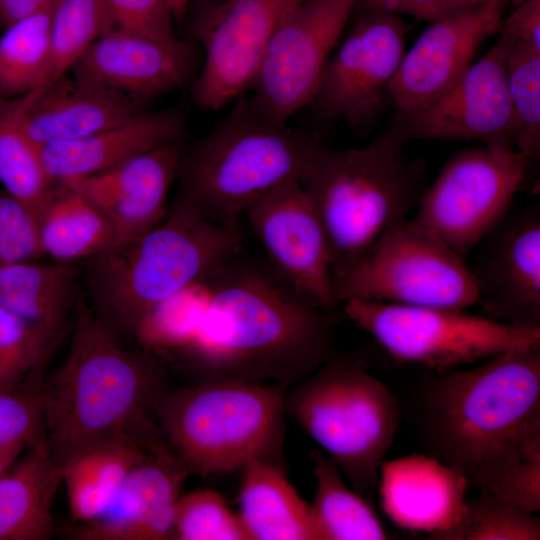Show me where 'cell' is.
I'll return each instance as SVG.
<instances>
[{
    "mask_svg": "<svg viewBox=\"0 0 540 540\" xmlns=\"http://www.w3.org/2000/svg\"><path fill=\"white\" fill-rule=\"evenodd\" d=\"M62 467L72 522H88L103 514L109 499L85 458L77 455Z\"/></svg>",
    "mask_w": 540,
    "mask_h": 540,
    "instance_id": "cell-41",
    "label": "cell"
},
{
    "mask_svg": "<svg viewBox=\"0 0 540 540\" xmlns=\"http://www.w3.org/2000/svg\"><path fill=\"white\" fill-rule=\"evenodd\" d=\"M21 446H13L0 449V476L6 472L18 459L22 451Z\"/></svg>",
    "mask_w": 540,
    "mask_h": 540,
    "instance_id": "cell-46",
    "label": "cell"
},
{
    "mask_svg": "<svg viewBox=\"0 0 540 540\" xmlns=\"http://www.w3.org/2000/svg\"><path fill=\"white\" fill-rule=\"evenodd\" d=\"M416 424L429 455L470 486L491 488L540 449V344L433 371L417 395Z\"/></svg>",
    "mask_w": 540,
    "mask_h": 540,
    "instance_id": "cell-2",
    "label": "cell"
},
{
    "mask_svg": "<svg viewBox=\"0 0 540 540\" xmlns=\"http://www.w3.org/2000/svg\"><path fill=\"white\" fill-rule=\"evenodd\" d=\"M467 265L486 317L540 329V207L509 210L472 249Z\"/></svg>",
    "mask_w": 540,
    "mask_h": 540,
    "instance_id": "cell-16",
    "label": "cell"
},
{
    "mask_svg": "<svg viewBox=\"0 0 540 540\" xmlns=\"http://www.w3.org/2000/svg\"><path fill=\"white\" fill-rule=\"evenodd\" d=\"M242 470L238 516L247 540H315L309 505L274 462Z\"/></svg>",
    "mask_w": 540,
    "mask_h": 540,
    "instance_id": "cell-27",
    "label": "cell"
},
{
    "mask_svg": "<svg viewBox=\"0 0 540 540\" xmlns=\"http://www.w3.org/2000/svg\"><path fill=\"white\" fill-rule=\"evenodd\" d=\"M15 464V463H14ZM0 476V540H48L55 533L53 501L63 467L44 439Z\"/></svg>",
    "mask_w": 540,
    "mask_h": 540,
    "instance_id": "cell-26",
    "label": "cell"
},
{
    "mask_svg": "<svg viewBox=\"0 0 540 540\" xmlns=\"http://www.w3.org/2000/svg\"><path fill=\"white\" fill-rule=\"evenodd\" d=\"M115 29L158 40L176 36L173 14L168 0H102Z\"/></svg>",
    "mask_w": 540,
    "mask_h": 540,
    "instance_id": "cell-40",
    "label": "cell"
},
{
    "mask_svg": "<svg viewBox=\"0 0 540 540\" xmlns=\"http://www.w3.org/2000/svg\"><path fill=\"white\" fill-rule=\"evenodd\" d=\"M499 36L508 43L507 81L518 130L515 149L533 163L540 153V52Z\"/></svg>",
    "mask_w": 540,
    "mask_h": 540,
    "instance_id": "cell-35",
    "label": "cell"
},
{
    "mask_svg": "<svg viewBox=\"0 0 540 540\" xmlns=\"http://www.w3.org/2000/svg\"><path fill=\"white\" fill-rule=\"evenodd\" d=\"M343 303L347 318L398 361L445 371L540 344V329L513 327L465 309L373 300Z\"/></svg>",
    "mask_w": 540,
    "mask_h": 540,
    "instance_id": "cell-9",
    "label": "cell"
},
{
    "mask_svg": "<svg viewBox=\"0 0 540 540\" xmlns=\"http://www.w3.org/2000/svg\"><path fill=\"white\" fill-rule=\"evenodd\" d=\"M466 500L459 522L430 539L438 540H538L540 519L489 489Z\"/></svg>",
    "mask_w": 540,
    "mask_h": 540,
    "instance_id": "cell-34",
    "label": "cell"
},
{
    "mask_svg": "<svg viewBox=\"0 0 540 540\" xmlns=\"http://www.w3.org/2000/svg\"><path fill=\"white\" fill-rule=\"evenodd\" d=\"M170 539L247 540L238 516L213 490L180 495L174 509Z\"/></svg>",
    "mask_w": 540,
    "mask_h": 540,
    "instance_id": "cell-36",
    "label": "cell"
},
{
    "mask_svg": "<svg viewBox=\"0 0 540 540\" xmlns=\"http://www.w3.org/2000/svg\"><path fill=\"white\" fill-rule=\"evenodd\" d=\"M469 486L462 474L434 456L412 454L383 461L377 490L394 525L428 533L430 539L459 522Z\"/></svg>",
    "mask_w": 540,
    "mask_h": 540,
    "instance_id": "cell-22",
    "label": "cell"
},
{
    "mask_svg": "<svg viewBox=\"0 0 540 540\" xmlns=\"http://www.w3.org/2000/svg\"><path fill=\"white\" fill-rule=\"evenodd\" d=\"M47 7L44 0H0V25L6 29Z\"/></svg>",
    "mask_w": 540,
    "mask_h": 540,
    "instance_id": "cell-45",
    "label": "cell"
},
{
    "mask_svg": "<svg viewBox=\"0 0 540 540\" xmlns=\"http://www.w3.org/2000/svg\"><path fill=\"white\" fill-rule=\"evenodd\" d=\"M19 99L11 101L0 115V182L5 191L21 202L36 218L55 186L41 162L39 147L17 122Z\"/></svg>",
    "mask_w": 540,
    "mask_h": 540,
    "instance_id": "cell-31",
    "label": "cell"
},
{
    "mask_svg": "<svg viewBox=\"0 0 540 540\" xmlns=\"http://www.w3.org/2000/svg\"><path fill=\"white\" fill-rule=\"evenodd\" d=\"M301 0H211L195 14L192 37L203 52L192 82L195 104L218 110L248 92L268 44Z\"/></svg>",
    "mask_w": 540,
    "mask_h": 540,
    "instance_id": "cell-14",
    "label": "cell"
},
{
    "mask_svg": "<svg viewBox=\"0 0 540 540\" xmlns=\"http://www.w3.org/2000/svg\"><path fill=\"white\" fill-rule=\"evenodd\" d=\"M115 29L102 0H60L50 28V57L44 84L38 93L64 77L101 36Z\"/></svg>",
    "mask_w": 540,
    "mask_h": 540,
    "instance_id": "cell-32",
    "label": "cell"
},
{
    "mask_svg": "<svg viewBox=\"0 0 540 540\" xmlns=\"http://www.w3.org/2000/svg\"><path fill=\"white\" fill-rule=\"evenodd\" d=\"M53 347L40 332L0 307V387L24 386Z\"/></svg>",
    "mask_w": 540,
    "mask_h": 540,
    "instance_id": "cell-37",
    "label": "cell"
},
{
    "mask_svg": "<svg viewBox=\"0 0 540 540\" xmlns=\"http://www.w3.org/2000/svg\"><path fill=\"white\" fill-rule=\"evenodd\" d=\"M48 6H55L60 0H44Z\"/></svg>",
    "mask_w": 540,
    "mask_h": 540,
    "instance_id": "cell-50",
    "label": "cell"
},
{
    "mask_svg": "<svg viewBox=\"0 0 540 540\" xmlns=\"http://www.w3.org/2000/svg\"><path fill=\"white\" fill-rule=\"evenodd\" d=\"M285 392V411L370 500L400 424L388 387L357 362L335 353Z\"/></svg>",
    "mask_w": 540,
    "mask_h": 540,
    "instance_id": "cell-8",
    "label": "cell"
},
{
    "mask_svg": "<svg viewBox=\"0 0 540 540\" xmlns=\"http://www.w3.org/2000/svg\"><path fill=\"white\" fill-rule=\"evenodd\" d=\"M37 389L0 387V449L29 448L44 437Z\"/></svg>",
    "mask_w": 540,
    "mask_h": 540,
    "instance_id": "cell-38",
    "label": "cell"
},
{
    "mask_svg": "<svg viewBox=\"0 0 540 540\" xmlns=\"http://www.w3.org/2000/svg\"><path fill=\"white\" fill-rule=\"evenodd\" d=\"M390 124L361 148L318 151L303 187L324 227L333 280L408 220L424 190L422 160H409Z\"/></svg>",
    "mask_w": 540,
    "mask_h": 540,
    "instance_id": "cell-6",
    "label": "cell"
},
{
    "mask_svg": "<svg viewBox=\"0 0 540 540\" xmlns=\"http://www.w3.org/2000/svg\"><path fill=\"white\" fill-rule=\"evenodd\" d=\"M324 143L265 115L245 93L207 135L183 146L174 200L221 225L289 180H306Z\"/></svg>",
    "mask_w": 540,
    "mask_h": 540,
    "instance_id": "cell-5",
    "label": "cell"
},
{
    "mask_svg": "<svg viewBox=\"0 0 540 540\" xmlns=\"http://www.w3.org/2000/svg\"><path fill=\"white\" fill-rule=\"evenodd\" d=\"M173 18L177 21L182 20L184 15L186 14L188 10V6L190 4V0H168Z\"/></svg>",
    "mask_w": 540,
    "mask_h": 540,
    "instance_id": "cell-48",
    "label": "cell"
},
{
    "mask_svg": "<svg viewBox=\"0 0 540 540\" xmlns=\"http://www.w3.org/2000/svg\"><path fill=\"white\" fill-rule=\"evenodd\" d=\"M11 100H5L0 98V115L8 108L10 105Z\"/></svg>",
    "mask_w": 540,
    "mask_h": 540,
    "instance_id": "cell-49",
    "label": "cell"
},
{
    "mask_svg": "<svg viewBox=\"0 0 540 540\" xmlns=\"http://www.w3.org/2000/svg\"><path fill=\"white\" fill-rule=\"evenodd\" d=\"M44 255L74 263L119 243L107 217L81 194L58 183L37 217Z\"/></svg>",
    "mask_w": 540,
    "mask_h": 540,
    "instance_id": "cell-28",
    "label": "cell"
},
{
    "mask_svg": "<svg viewBox=\"0 0 540 540\" xmlns=\"http://www.w3.org/2000/svg\"><path fill=\"white\" fill-rule=\"evenodd\" d=\"M165 361L155 353L125 349L81 295L69 353L38 387L44 442L63 466L99 444L134 439L159 444L150 420L166 390Z\"/></svg>",
    "mask_w": 540,
    "mask_h": 540,
    "instance_id": "cell-3",
    "label": "cell"
},
{
    "mask_svg": "<svg viewBox=\"0 0 540 540\" xmlns=\"http://www.w3.org/2000/svg\"><path fill=\"white\" fill-rule=\"evenodd\" d=\"M358 0H301L276 28L247 92L268 117L288 123L308 106Z\"/></svg>",
    "mask_w": 540,
    "mask_h": 540,
    "instance_id": "cell-12",
    "label": "cell"
},
{
    "mask_svg": "<svg viewBox=\"0 0 540 540\" xmlns=\"http://www.w3.org/2000/svg\"><path fill=\"white\" fill-rule=\"evenodd\" d=\"M74 263L24 261L0 266V307L55 345L81 296Z\"/></svg>",
    "mask_w": 540,
    "mask_h": 540,
    "instance_id": "cell-25",
    "label": "cell"
},
{
    "mask_svg": "<svg viewBox=\"0 0 540 540\" xmlns=\"http://www.w3.org/2000/svg\"><path fill=\"white\" fill-rule=\"evenodd\" d=\"M497 34L540 52V0H522L501 20Z\"/></svg>",
    "mask_w": 540,
    "mask_h": 540,
    "instance_id": "cell-43",
    "label": "cell"
},
{
    "mask_svg": "<svg viewBox=\"0 0 540 540\" xmlns=\"http://www.w3.org/2000/svg\"><path fill=\"white\" fill-rule=\"evenodd\" d=\"M316 491L309 505L315 540L388 538L369 500L349 487L337 466L320 450L311 453Z\"/></svg>",
    "mask_w": 540,
    "mask_h": 540,
    "instance_id": "cell-29",
    "label": "cell"
},
{
    "mask_svg": "<svg viewBox=\"0 0 540 540\" xmlns=\"http://www.w3.org/2000/svg\"><path fill=\"white\" fill-rule=\"evenodd\" d=\"M182 141L167 143L108 170L61 182L88 199L110 221L120 242L142 236L168 213Z\"/></svg>",
    "mask_w": 540,
    "mask_h": 540,
    "instance_id": "cell-20",
    "label": "cell"
},
{
    "mask_svg": "<svg viewBox=\"0 0 540 540\" xmlns=\"http://www.w3.org/2000/svg\"><path fill=\"white\" fill-rule=\"evenodd\" d=\"M512 0L487 2L436 19L405 51L390 85L398 114L416 112L451 88L473 63L490 36L496 34Z\"/></svg>",
    "mask_w": 540,
    "mask_h": 540,
    "instance_id": "cell-18",
    "label": "cell"
},
{
    "mask_svg": "<svg viewBox=\"0 0 540 540\" xmlns=\"http://www.w3.org/2000/svg\"><path fill=\"white\" fill-rule=\"evenodd\" d=\"M409 25L398 15L372 11L355 22L332 52L308 106L324 121L362 131L390 100V85L406 51Z\"/></svg>",
    "mask_w": 540,
    "mask_h": 540,
    "instance_id": "cell-13",
    "label": "cell"
},
{
    "mask_svg": "<svg viewBox=\"0 0 540 540\" xmlns=\"http://www.w3.org/2000/svg\"><path fill=\"white\" fill-rule=\"evenodd\" d=\"M207 276L161 302L146 315L134 337L142 348L166 362L187 346L206 305Z\"/></svg>",
    "mask_w": 540,
    "mask_h": 540,
    "instance_id": "cell-33",
    "label": "cell"
},
{
    "mask_svg": "<svg viewBox=\"0 0 540 540\" xmlns=\"http://www.w3.org/2000/svg\"><path fill=\"white\" fill-rule=\"evenodd\" d=\"M522 510H540V449L528 453L494 486L487 488Z\"/></svg>",
    "mask_w": 540,
    "mask_h": 540,
    "instance_id": "cell-42",
    "label": "cell"
},
{
    "mask_svg": "<svg viewBox=\"0 0 540 540\" xmlns=\"http://www.w3.org/2000/svg\"><path fill=\"white\" fill-rule=\"evenodd\" d=\"M202 61L194 42L113 29L71 69L74 78L141 103L194 81Z\"/></svg>",
    "mask_w": 540,
    "mask_h": 540,
    "instance_id": "cell-19",
    "label": "cell"
},
{
    "mask_svg": "<svg viewBox=\"0 0 540 540\" xmlns=\"http://www.w3.org/2000/svg\"><path fill=\"white\" fill-rule=\"evenodd\" d=\"M243 252L240 226L215 223L173 200L142 236L83 260L90 307L120 340L161 302Z\"/></svg>",
    "mask_w": 540,
    "mask_h": 540,
    "instance_id": "cell-4",
    "label": "cell"
},
{
    "mask_svg": "<svg viewBox=\"0 0 540 540\" xmlns=\"http://www.w3.org/2000/svg\"><path fill=\"white\" fill-rule=\"evenodd\" d=\"M44 256L34 215L6 191H0V266Z\"/></svg>",
    "mask_w": 540,
    "mask_h": 540,
    "instance_id": "cell-39",
    "label": "cell"
},
{
    "mask_svg": "<svg viewBox=\"0 0 540 540\" xmlns=\"http://www.w3.org/2000/svg\"><path fill=\"white\" fill-rule=\"evenodd\" d=\"M140 112L137 101L65 75L40 94L20 97L17 122L39 147L89 136Z\"/></svg>",
    "mask_w": 540,
    "mask_h": 540,
    "instance_id": "cell-24",
    "label": "cell"
},
{
    "mask_svg": "<svg viewBox=\"0 0 540 540\" xmlns=\"http://www.w3.org/2000/svg\"><path fill=\"white\" fill-rule=\"evenodd\" d=\"M372 11L410 15L428 22L445 15L442 0H358L353 15Z\"/></svg>",
    "mask_w": 540,
    "mask_h": 540,
    "instance_id": "cell-44",
    "label": "cell"
},
{
    "mask_svg": "<svg viewBox=\"0 0 540 540\" xmlns=\"http://www.w3.org/2000/svg\"><path fill=\"white\" fill-rule=\"evenodd\" d=\"M286 385L218 379L166 391L154 416L190 473L209 476L272 461L283 432Z\"/></svg>",
    "mask_w": 540,
    "mask_h": 540,
    "instance_id": "cell-7",
    "label": "cell"
},
{
    "mask_svg": "<svg viewBox=\"0 0 540 540\" xmlns=\"http://www.w3.org/2000/svg\"><path fill=\"white\" fill-rule=\"evenodd\" d=\"M245 215L270 265L296 291L333 312L331 253L324 227L298 180H289L254 202Z\"/></svg>",
    "mask_w": 540,
    "mask_h": 540,
    "instance_id": "cell-17",
    "label": "cell"
},
{
    "mask_svg": "<svg viewBox=\"0 0 540 540\" xmlns=\"http://www.w3.org/2000/svg\"><path fill=\"white\" fill-rule=\"evenodd\" d=\"M530 164L516 149H460L425 188L412 221L466 260L509 212Z\"/></svg>",
    "mask_w": 540,
    "mask_h": 540,
    "instance_id": "cell-11",
    "label": "cell"
},
{
    "mask_svg": "<svg viewBox=\"0 0 540 540\" xmlns=\"http://www.w3.org/2000/svg\"><path fill=\"white\" fill-rule=\"evenodd\" d=\"M338 303L349 299L466 309L479 302L466 260L412 220L386 233L333 280Z\"/></svg>",
    "mask_w": 540,
    "mask_h": 540,
    "instance_id": "cell-10",
    "label": "cell"
},
{
    "mask_svg": "<svg viewBox=\"0 0 540 540\" xmlns=\"http://www.w3.org/2000/svg\"><path fill=\"white\" fill-rule=\"evenodd\" d=\"M489 0H442L444 14L469 8Z\"/></svg>",
    "mask_w": 540,
    "mask_h": 540,
    "instance_id": "cell-47",
    "label": "cell"
},
{
    "mask_svg": "<svg viewBox=\"0 0 540 540\" xmlns=\"http://www.w3.org/2000/svg\"><path fill=\"white\" fill-rule=\"evenodd\" d=\"M196 332L170 361L200 381L240 379L288 385L334 354L330 311L296 291L272 266L242 257L207 278Z\"/></svg>",
    "mask_w": 540,
    "mask_h": 540,
    "instance_id": "cell-1",
    "label": "cell"
},
{
    "mask_svg": "<svg viewBox=\"0 0 540 540\" xmlns=\"http://www.w3.org/2000/svg\"><path fill=\"white\" fill-rule=\"evenodd\" d=\"M507 41L495 44L445 93L411 114H396L391 125L405 142H477L515 149L517 123L509 94Z\"/></svg>",
    "mask_w": 540,
    "mask_h": 540,
    "instance_id": "cell-15",
    "label": "cell"
},
{
    "mask_svg": "<svg viewBox=\"0 0 540 540\" xmlns=\"http://www.w3.org/2000/svg\"><path fill=\"white\" fill-rule=\"evenodd\" d=\"M54 7L5 29L0 38V98L22 97L42 88L49 66Z\"/></svg>",
    "mask_w": 540,
    "mask_h": 540,
    "instance_id": "cell-30",
    "label": "cell"
},
{
    "mask_svg": "<svg viewBox=\"0 0 540 540\" xmlns=\"http://www.w3.org/2000/svg\"><path fill=\"white\" fill-rule=\"evenodd\" d=\"M188 474L169 448L152 449L132 469L104 513L76 523L70 535L77 540L170 539L175 505Z\"/></svg>",
    "mask_w": 540,
    "mask_h": 540,
    "instance_id": "cell-21",
    "label": "cell"
},
{
    "mask_svg": "<svg viewBox=\"0 0 540 540\" xmlns=\"http://www.w3.org/2000/svg\"><path fill=\"white\" fill-rule=\"evenodd\" d=\"M186 119L179 109L140 112L89 136L39 146L45 171L58 184L113 168L158 146L182 141Z\"/></svg>",
    "mask_w": 540,
    "mask_h": 540,
    "instance_id": "cell-23",
    "label": "cell"
}]
</instances>
